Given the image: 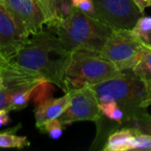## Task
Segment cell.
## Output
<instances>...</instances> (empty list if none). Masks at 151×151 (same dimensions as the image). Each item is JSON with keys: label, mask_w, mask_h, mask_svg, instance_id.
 <instances>
[{"label": "cell", "mask_w": 151, "mask_h": 151, "mask_svg": "<svg viewBox=\"0 0 151 151\" xmlns=\"http://www.w3.org/2000/svg\"><path fill=\"white\" fill-rule=\"evenodd\" d=\"M71 52L65 50L55 32L42 30L31 35L9 60L10 64L63 90V78Z\"/></svg>", "instance_id": "1"}, {"label": "cell", "mask_w": 151, "mask_h": 151, "mask_svg": "<svg viewBox=\"0 0 151 151\" xmlns=\"http://www.w3.org/2000/svg\"><path fill=\"white\" fill-rule=\"evenodd\" d=\"M53 28L63 46L70 52L82 49L99 53L113 31L97 18L75 8Z\"/></svg>", "instance_id": "2"}, {"label": "cell", "mask_w": 151, "mask_h": 151, "mask_svg": "<svg viewBox=\"0 0 151 151\" xmlns=\"http://www.w3.org/2000/svg\"><path fill=\"white\" fill-rule=\"evenodd\" d=\"M98 104L114 101L124 112L125 122L134 123L139 116L147 111L142 104L150 95L144 83L133 73H122L91 87Z\"/></svg>", "instance_id": "3"}, {"label": "cell", "mask_w": 151, "mask_h": 151, "mask_svg": "<svg viewBox=\"0 0 151 151\" xmlns=\"http://www.w3.org/2000/svg\"><path fill=\"white\" fill-rule=\"evenodd\" d=\"M122 73L109 60L99 53L88 50L71 52L70 59L63 78V91L84 87H92Z\"/></svg>", "instance_id": "4"}, {"label": "cell", "mask_w": 151, "mask_h": 151, "mask_svg": "<svg viewBox=\"0 0 151 151\" xmlns=\"http://www.w3.org/2000/svg\"><path fill=\"white\" fill-rule=\"evenodd\" d=\"M145 44L131 29H113L100 56L111 61L118 70H132L141 60Z\"/></svg>", "instance_id": "5"}, {"label": "cell", "mask_w": 151, "mask_h": 151, "mask_svg": "<svg viewBox=\"0 0 151 151\" xmlns=\"http://www.w3.org/2000/svg\"><path fill=\"white\" fill-rule=\"evenodd\" d=\"M66 93L69 94V104L65 111L58 118L63 126L76 121L97 122L101 119L99 104L91 87L71 89Z\"/></svg>", "instance_id": "6"}, {"label": "cell", "mask_w": 151, "mask_h": 151, "mask_svg": "<svg viewBox=\"0 0 151 151\" xmlns=\"http://www.w3.org/2000/svg\"><path fill=\"white\" fill-rule=\"evenodd\" d=\"M96 18L112 29H132L143 15L133 0H93Z\"/></svg>", "instance_id": "7"}, {"label": "cell", "mask_w": 151, "mask_h": 151, "mask_svg": "<svg viewBox=\"0 0 151 151\" xmlns=\"http://www.w3.org/2000/svg\"><path fill=\"white\" fill-rule=\"evenodd\" d=\"M1 3L29 36L43 30L46 18L39 0H2Z\"/></svg>", "instance_id": "8"}, {"label": "cell", "mask_w": 151, "mask_h": 151, "mask_svg": "<svg viewBox=\"0 0 151 151\" xmlns=\"http://www.w3.org/2000/svg\"><path fill=\"white\" fill-rule=\"evenodd\" d=\"M29 37L0 2V53L10 60Z\"/></svg>", "instance_id": "9"}, {"label": "cell", "mask_w": 151, "mask_h": 151, "mask_svg": "<svg viewBox=\"0 0 151 151\" xmlns=\"http://www.w3.org/2000/svg\"><path fill=\"white\" fill-rule=\"evenodd\" d=\"M69 104V94L59 98H48L39 104L35 111V127L39 128L46 122L58 119L66 109Z\"/></svg>", "instance_id": "10"}, {"label": "cell", "mask_w": 151, "mask_h": 151, "mask_svg": "<svg viewBox=\"0 0 151 151\" xmlns=\"http://www.w3.org/2000/svg\"><path fill=\"white\" fill-rule=\"evenodd\" d=\"M43 9L46 25L53 27L58 21L66 18L74 9L72 0H39Z\"/></svg>", "instance_id": "11"}, {"label": "cell", "mask_w": 151, "mask_h": 151, "mask_svg": "<svg viewBox=\"0 0 151 151\" xmlns=\"http://www.w3.org/2000/svg\"><path fill=\"white\" fill-rule=\"evenodd\" d=\"M135 131V127H124L122 129L114 131L108 136L103 150H131Z\"/></svg>", "instance_id": "12"}, {"label": "cell", "mask_w": 151, "mask_h": 151, "mask_svg": "<svg viewBox=\"0 0 151 151\" xmlns=\"http://www.w3.org/2000/svg\"><path fill=\"white\" fill-rule=\"evenodd\" d=\"M132 71L144 83L151 96V47L145 45L141 60Z\"/></svg>", "instance_id": "13"}, {"label": "cell", "mask_w": 151, "mask_h": 151, "mask_svg": "<svg viewBox=\"0 0 151 151\" xmlns=\"http://www.w3.org/2000/svg\"><path fill=\"white\" fill-rule=\"evenodd\" d=\"M21 127L19 124L9 130L0 132V148H15L22 149L30 145V142L26 136H19L16 134V132Z\"/></svg>", "instance_id": "14"}, {"label": "cell", "mask_w": 151, "mask_h": 151, "mask_svg": "<svg viewBox=\"0 0 151 151\" xmlns=\"http://www.w3.org/2000/svg\"><path fill=\"white\" fill-rule=\"evenodd\" d=\"M99 109L102 116L106 117L108 119L118 123L119 125H122L125 122L124 112L116 102L111 101L108 103L99 104Z\"/></svg>", "instance_id": "15"}, {"label": "cell", "mask_w": 151, "mask_h": 151, "mask_svg": "<svg viewBox=\"0 0 151 151\" xmlns=\"http://www.w3.org/2000/svg\"><path fill=\"white\" fill-rule=\"evenodd\" d=\"M131 31L146 45L151 35V16H141Z\"/></svg>", "instance_id": "16"}, {"label": "cell", "mask_w": 151, "mask_h": 151, "mask_svg": "<svg viewBox=\"0 0 151 151\" xmlns=\"http://www.w3.org/2000/svg\"><path fill=\"white\" fill-rule=\"evenodd\" d=\"M131 150L151 151V134L142 133L136 129Z\"/></svg>", "instance_id": "17"}, {"label": "cell", "mask_w": 151, "mask_h": 151, "mask_svg": "<svg viewBox=\"0 0 151 151\" xmlns=\"http://www.w3.org/2000/svg\"><path fill=\"white\" fill-rule=\"evenodd\" d=\"M38 129H40L41 132L49 134L50 138L54 140L60 138L63 134V125L60 123L58 119H54L46 122Z\"/></svg>", "instance_id": "18"}, {"label": "cell", "mask_w": 151, "mask_h": 151, "mask_svg": "<svg viewBox=\"0 0 151 151\" xmlns=\"http://www.w3.org/2000/svg\"><path fill=\"white\" fill-rule=\"evenodd\" d=\"M20 86H24V85L4 87V88H0V110L5 109V110H8L11 111V104H12V96H13L14 92L17 90V88H19Z\"/></svg>", "instance_id": "19"}, {"label": "cell", "mask_w": 151, "mask_h": 151, "mask_svg": "<svg viewBox=\"0 0 151 151\" xmlns=\"http://www.w3.org/2000/svg\"><path fill=\"white\" fill-rule=\"evenodd\" d=\"M134 124L135 125L134 127L140 132L151 134V115L148 111L139 116Z\"/></svg>", "instance_id": "20"}, {"label": "cell", "mask_w": 151, "mask_h": 151, "mask_svg": "<svg viewBox=\"0 0 151 151\" xmlns=\"http://www.w3.org/2000/svg\"><path fill=\"white\" fill-rule=\"evenodd\" d=\"M73 7L79 9L81 12L96 18V9L93 3V0H72Z\"/></svg>", "instance_id": "21"}, {"label": "cell", "mask_w": 151, "mask_h": 151, "mask_svg": "<svg viewBox=\"0 0 151 151\" xmlns=\"http://www.w3.org/2000/svg\"><path fill=\"white\" fill-rule=\"evenodd\" d=\"M133 2L138 7L140 12L143 14L146 8L151 7V0H133Z\"/></svg>", "instance_id": "22"}, {"label": "cell", "mask_w": 151, "mask_h": 151, "mask_svg": "<svg viewBox=\"0 0 151 151\" xmlns=\"http://www.w3.org/2000/svg\"><path fill=\"white\" fill-rule=\"evenodd\" d=\"M10 111L3 109L0 110V127L5 125H8L11 122L10 117H9Z\"/></svg>", "instance_id": "23"}, {"label": "cell", "mask_w": 151, "mask_h": 151, "mask_svg": "<svg viewBox=\"0 0 151 151\" xmlns=\"http://www.w3.org/2000/svg\"><path fill=\"white\" fill-rule=\"evenodd\" d=\"M10 66V62L9 60L0 53V73H2L4 70L8 68Z\"/></svg>", "instance_id": "24"}, {"label": "cell", "mask_w": 151, "mask_h": 151, "mask_svg": "<svg viewBox=\"0 0 151 151\" xmlns=\"http://www.w3.org/2000/svg\"><path fill=\"white\" fill-rule=\"evenodd\" d=\"M150 105H151V96H150L146 101H144V102H143V104H142V108H146V109H147V108H148L149 106H150Z\"/></svg>", "instance_id": "25"}, {"label": "cell", "mask_w": 151, "mask_h": 151, "mask_svg": "<svg viewBox=\"0 0 151 151\" xmlns=\"http://www.w3.org/2000/svg\"><path fill=\"white\" fill-rule=\"evenodd\" d=\"M4 79H3V76L0 73V88H4Z\"/></svg>", "instance_id": "26"}, {"label": "cell", "mask_w": 151, "mask_h": 151, "mask_svg": "<svg viewBox=\"0 0 151 151\" xmlns=\"http://www.w3.org/2000/svg\"><path fill=\"white\" fill-rule=\"evenodd\" d=\"M146 46L151 47V35L150 37V39H149V41H148V42H147V44H146Z\"/></svg>", "instance_id": "27"}, {"label": "cell", "mask_w": 151, "mask_h": 151, "mask_svg": "<svg viewBox=\"0 0 151 151\" xmlns=\"http://www.w3.org/2000/svg\"><path fill=\"white\" fill-rule=\"evenodd\" d=\"M1 1H2V0H0V2H1Z\"/></svg>", "instance_id": "28"}]
</instances>
